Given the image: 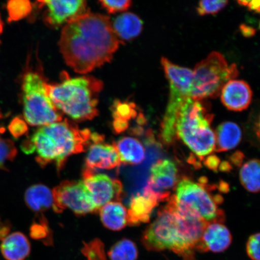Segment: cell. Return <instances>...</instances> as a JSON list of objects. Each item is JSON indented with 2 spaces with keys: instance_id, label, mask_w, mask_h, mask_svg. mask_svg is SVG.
<instances>
[{
  "instance_id": "f1b7e54d",
  "label": "cell",
  "mask_w": 260,
  "mask_h": 260,
  "mask_svg": "<svg viewBox=\"0 0 260 260\" xmlns=\"http://www.w3.org/2000/svg\"><path fill=\"white\" fill-rule=\"evenodd\" d=\"M81 252L86 260H106L105 246L99 239L84 244Z\"/></svg>"
},
{
  "instance_id": "30bf717a",
  "label": "cell",
  "mask_w": 260,
  "mask_h": 260,
  "mask_svg": "<svg viewBox=\"0 0 260 260\" xmlns=\"http://www.w3.org/2000/svg\"><path fill=\"white\" fill-rule=\"evenodd\" d=\"M83 182L95 205L97 211L112 201L121 202L123 186L121 181L104 174H96L84 168Z\"/></svg>"
},
{
  "instance_id": "9a60e30c",
  "label": "cell",
  "mask_w": 260,
  "mask_h": 260,
  "mask_svg": "<svg viewBox=\"0 0 260 260\" xmlns=\"http://www.w3.org/2000/svg\"><path fill=\"white\" fill-rule=\"evenodd\" d=\"M232 242V236L223 223H207L197 243L196 251L221 252L225 251Z\"/></svg>"
},
{
  "instance_id": "2e32d148",
  "label": "cell",
  "mask_w": 260,
  "mask_h": 260,
  "mask_svg": "<svg viewBox=\"0 0 260 260\" xmlns=\"http://www.w3.org/2000/svg\"><path fill=\"white\" fill-rule=\"evenodd\" d=\"M221 101L226 109L242 112L248 108L252 99V91L249 84L243 80H232L220 91Z\"/></svg>"
},
{
  "instance_id": "5b68a950",
  "label": "cell",
  "mask_w": 260,
  "mask_h": 260,
  "mask_svg": "<svg viewBox=\"0 0 260 260\" xmlns=\"http://www.w3.org/2000/svg\"><path fill=\"white\" fill-rule=\"evenodd\" d=\"M213 115L200 101L187 98L177 110L175 132L194 154L201 158L215 148V133L211 128Z\"/></svg>"
},
{
  "instance_id": "ffe728a7",
  "label": "cell",
  "mask_w": 260,
  "mask_h": 260,
  "mask_svg": "<svg viewBox=\"0 0 260 260\" xmlns=\"http://www.w3.org/2000/svg\"><path fill=\"white\" fill-rule=\"evenodd\" d=\"M99 210L101 220L107 229L118 232L127 225V210L121 202L112 201Z\"/></svg>"
},
{
  "instance_id": "3957f363",
  "label": "cell",
  "mask_w": 260,
  "mask_h": 260,
  "mask_svg": "<svg viewBox=\"0 0 260 260\" xmlns=\"http://www.w3.org/2000/svg\"><path fill=\"white\" fill-rule=\"evenodd\" d=\"M92 135L89 129H80L74 123L65 119L42 126L22 142L21 148L27 154L36 152L37 161L42 167L54 164L60 170L70 156L89 148Z\"/></svg>"
},
{
  "instance_id": "52a82bcc",
  "label": "cell",
  "mask_w": 260,
  "mask_h": 260,
  "mask_svg": "<svg viewBox=\"0 0 260 260\" xmlns=\"http://www.w3.org/2000/svg\"><path fill=\"white\" fill-rule=\"evenodd\" d=\"M238 75L236 64H229L222 54L212 52L194 68L191 98L201 101L217 97L228 81Z\"/></svg>"
},
{
  "instance_id": "4fadbf2b",
  "label": "cell",
  "mask_w": 260,
  "mask_h": 260,
  "mask_svg": "<svg viewBox=\"0 0 260 260\" xmlns=\"http://www.w3.org/2000/svg\"><path fill=\"white\" fill-rule=\"evenodd\" d=\"M104 139L103 136L93 133L92 144L89 146L86 158L87 170L93 172L97 170H111L121 164L115 146L104 144Z\"/></svg>"
},
{
  "instance_id": "8fae6325",
  "label": "cell",
  "mask_w": 260,
  "mask_h": 260,
  "mask_svg": "<svg viewBox=\"0 0 260 260\" xmlns=\"http://www.w3.org/2000/svg\"><path fill=\"white\" fill-rule=\"evenodd\" d=\"M178 169L168 159L158 160L151 168V175L144 193L152 195L158 203L167 202L171 190L175 189L178 181Z\"/></svg>"
},
{
  "instance_id": "7a4b0ae2",
  "label": "cell",
  "mask_w": 260,
  "mask_h": 260,
  "mask_svg": "<svg viewBox=\"0 0 260 260\" xmlns=\"http://www.w3.org/2000/svg\"><path fill=\"white\" fill-rule=\"evenodd\" d=\"M167 202L145 231L143 245L148 251L170 250L191 259L207 222L193 211L177 206L173 195Z\"/></svg>"
},
{
  "instance_id": "5bb4252c",
  "label": "cell",
  "mask_w": 260,
  "mask_h": 260,
  "mask_svg": "<svg viewBox=\"0 0 260 260\" xmlns=\"http://www.w3.org/2000/svg\"><path fill=\"white\" fill-rule=\"evenodd\" d=\"M161 64L170 83V95L191 97L193 71L175 64L166 57H162Z\"/></svg>"
},
{
  "instance_id": "603a6c76",
  "label": "cell",
  "mask_w": 260,
  "mask_h": 260,
  "mask_svg": "<svg viewBox=\"0 0 260 260\" xmlns=\"http://www.w3.org/2000/svg\"><path fill=\"white\" fill-rule=\"evenodd\" d=\"M25 202L35 212H44L53 207V192L43 184L34 185L26 190Z\"/></svg>"
},
{
  "instance_id": "74e56055",
  "label": "cell",
  "mask_w": 260,
  "mask_h": 260,
  "mask_svg": "<svg viewBox=\"0 0 260 260\" xmlns=\"http://www.w3.org/2000/svg\"><path fill=\"white\" fill-rule=\"evenodd\" d=\"M240 5L246 6L249 0H237Z\"/></svg>"
},
{
  "instance_id": "e575fe53",
  "label": "cell",
  "mask_w": 260,
  "mask_h": 260,
  "mask_svg": "<svg viewBox=\"0 0 260 260\" xmlns=\"http://www.w3.org/2000/svg\"><path fill=\"white\" fill-rule=\"evenodd\" d=\"M247 7L250 11L259 13V0H249Z\"/></svg>"
},
{
  "instance_id": "f546056e",
  "label": "cell",
  "mask_w": 260,
  "mask_h": 260,
  "mask_svg": "<svg viewBox=\"0 0 260 260\" xmlns=\"http://www.w3.org/2000/svg\"><path fill=\"white\" fill-rule=\"evenodd\" d=\"M228 3L229 0H200L197 12L201 16L216 14L225 8Z\"/></svg>"
},
{
  "instance_id": "8d00e7d4",
  "label": "cell",
  "mask_w": 260,
  "mask_h": 260,
  "mask_svg": "<svg viewBox=\"0 0 260 260\" xmlns=\"http://www.w3.org/2000/svg\"><path fill=\"white\" fill-rule=\"evenodd\" d=\"M219 170L223 172H229L232 170V166L229 162L223 161L219 165Z\"/></svg>"
},
{
  "instance_id": "277c9868",
  "label": "cell",
  "mask_w": 260,
  "mask_h": 260,
  "mask_svg": "<svg viewBox=\"0 0 260 260\" xmlns=\"http://www.w3.org/2000/svg\"><path fill=\"white\" fill-rule=\"evenodd\" d=\"M60 83L47 84L48 96L58 110L76 121L92 120L99 114V97L103 88L102 81L95 77L70 78L62 74Z\"/></svg>"
},
{
  "instance_id": "d590c367",
  "label": "cell",
  "mask_w": 260,
  "mask_h": 260,
  "mask_svg": "<svg viewBox=\"0 0 260 260\" xmlns=\"http://www.w3.org/2000/svg\"><path fill=\"white\" fill-rule=\"evenodd\" d=\"M243 155L240 152H237V153L234 154L232 157V161L234 162V164L237 166L242 165L243 160Z\"/></svg>"
},
{
  "instance_id": "7402d4cb",
  "label": "cell",
  "mask_w": 260,
  "mask_h": 260,
  "mask_svg": "<svg viewBox=\"0 0 260 260\" xmlns=\"http://www.w3.org/2000/svg\"><path fill=\"white\" fill-rule=\"evenodd\" d=\"M112 27L119 39L130 41L141 34L143 21L138 15L126 12L117 16L113 22Z\"/></svg>"
},
{
  "instance_id": "44dd1931",
  "label": "cell",
  "mask_w": 260,
  "mask_h": 260,
  "mask_svg": "<svg viewBox=\"0 0 260 260\" xmlns=\"http://www.w3.org/2000/svg\"><path fill=\"white\" fill-rule=\"evenodd\" d=\"M214 150L221 152L232 150L238 146L242 137V130L237 123L225 122L221 123L216 132Z\"/></svg>"
},
{
  "instance_id": "7c38bea8",
  "label": "cell",
  "mask_w": 260,
  "mask_h": 260,
  "mask_svg": "<svg viewBox=\"0 0 260 260\" xmlns=\"http://www.w3.org/2000/svg\"><path fill=\"white\" fill-rule=\"evenodd\" d=\"M46 7L45 23L57 28L87 11L86 0H37Z\"/></svg>"
},
{
  "instance_id": "8992f818",
  "label": "cell",
  "mask_w": 260,
  "mask_h": 260,
  "mask_svg": "<svg viewBox=\"0 0 260 260\" xmlns=\"http://www.w3.org/2000/svg\"><path fill=\"white\" fill-rule=\"evenodd\" d=\"M48 83L39 71L28 70L22 80V103L25 121L44 126L62 121V116L48 96Z\"/></svg>"
},
{
  "instance_id": "ba28073f",
  "label": "cell",
  "mask_w": 260,
  "mask_h": 260,
  "mask_svg": "<svg viewBox=\"0 0 260 260\" xmlns=\"http://www.w3.org/2000/svg\"><path fill=\"white\" fill-rule=\"evenodd\" d=\"M212 186L206 183L204 179L200 183L183 178L178 183L173 195L177 206L192 211L207 223H223L225 214L219 205L222 197L212 193Z\"/></svg>"
},
{
  "instance_id": "1f68e13d",
  "label": "cell",
  "mask_w": 260,
  "mask_h": 260,
  "mask_svg": "<svg viewBox=\"0 0 260 260\" xmlns=\"http://www.w3.org/2000/svg\"><path fill=\"white\" fill-rule=\"evenodd\" d=\"M8 128L15 139H18L27 134L28 126L26 121L21 116H16L10 122Z\"/></svg>"
},
{
  "instance_id": "6da1fadb",
  "label": "cell",
  "mask_w": 260,
  "mask_h": 260,
  "mask_svg": "<svg viewBox=\"0 0 260 260\" xmlns=\"http://www.w3.org/2000/svg\"><path fill=\"white\" fill-rule=\"evenodd\" d=\"M123 43L109 16L87 11L65 24L58 46L68 66L84 74L110 62Z\"/></svg>"
},
{
  "instance_id": "4316f807",
  "label": "cell",
  "mask_w": 260,
  "mask_h": 260,
  "mask_svg": "<svg viewBox=\"0 0 260 260\" xmlns=\"http://www.w3.org/2000/svg\"><path fill=\"white\" fill-rule=\"evenodd\" d=\"M8 21H16L30 14L32 6L30 0H9L7 4Z\"/></svg>"
},
{
  "instance_id": "d6986e66",
  "label": "cell",
  "mask_w": 260,
  "mask_h": 260,
  "mask_svg": "<svg viewBox=\"0 0 260 260\" xmlns=\"http://www.w3.org/2000/svg\"><path fill=\"white\" fill-rule=\"evenodd\" d=\"M113 145L122 164L135 165L141 164L144 160L145 149L138 139L126 136L120 139Z\"/></svg>"
},
{
  "instance_id": "484cf974",
  "label": "cell",
  "mask_w": 260,
  "mask_h": 260,
  "mask_svg": "<svg viewBox=\"0 0 260 260\" xmlns=\"http://www.w3.org/2000/svg\"><path fill=\"white\" fill-rule=\"evenodd\" d=\"M113 120L128 122L137 116V110L134 103L116 100L112 106Z\"/></svg>"
},
{
  "instance_id": "d4e9b609",
  "label": "cell",
  "mask_w": 260,
  "mask_h": 260,
  "mask_svg": "<svg viewBox=\"0 0 260 260\" xmlns=\"http://www.w3.org/2000/svg\"><path fill=\"white\" fill-rule=\"evenodd\" d=\"M138 255L136 244L127 239L116 242L108 252L110 260H136Z\"/></svg>"
},
{
  "instance_id": "83f0119b",
  "label": "cell",
  "mask_w": 260,
  "mask_h": 260,
  "mask_svg": "<svg viewBox=\"0 0 260 260\" xmlns=\"http://www.w3.org/2000/svg\"><path fill=\"white\" fill-rule=\"evenodd\" d=\"M39 217L30 228V236L34 239L41 240L44 243L50 245L52 243L51 231L47 220L43 216Z\"/></svg>"
},
{
  "instance_id": "9c48e42d",
  "label": "cell",
  "mask_w": 260,
  "mask_h": 260,
  "mask_svg": "<svg viewBox=\"0 0 260 260\" xmlns=\"http://www.w3.org/2000/svg\"><path fill=\"white\" fill-rule=\"evenodd\" d=\"M53 194V207L56 213L68 209L77 216H84L97 211L83 181H64L54 188Z\"/></svg>"
},
{
  "instance_id": "cb8c5ba5",
  "label": "cell",
  "mask_w": 260,
  "mask_h": 260,
  "mask_svg": "<svg viewBox=\"0 0 260 260\" xmlns=\"http://www.w3.org/2000/svg\"><path fill=\"white\" fill-rule=\"evenodd\" d=\"M259 161L257 159L247 161L240 171V180L242 186L250 192L259 191Z\"/></svg>"
},
{
  "instance_id": "e0dca14e",
  "label": "cell",
  "mask_w": 260,
  "mask_h": 260,
  "mask_svg": "<svg viewBox=\"0 0 260 260\" xmlns=\"http://www.w3.org/2000/svg\"><path fill=\"white\" fill-rule=\"evenodd\" d=\"M158 201L154 197L148 194H138L130 201L127 210V224L130 226H138L148 222L154 208Z\"/></svg>"
},
{
  "instance_id": "4dcf8cb0",
  "label": "cell",
  "mask_w": 260,
  "mask_h": 260,
  "mask_svg": "<svg viewBox=\"0 0 260 260\" xmlns=\"http://www.w3.org/2000/svg\"><path fill=\"white\" fill-rule=\"evenodd\" d=\"M103 7L110 14H116L128 10L132 0H99Z\"/></svg>"
},
{
  "instance_id": "ac0fdd59",
  "label": "cell",
  "mask_w": 260,
  "mask_h": 260,
  "mask_svg": "<svg viewBox=\"0 0 260 260\" xmlns=\"http://www.w3.org/2000/svg\"><path fill=\"white\" fill-rule=\"evenodd\" d=\"M2 254L7 260H24L30 254L31 246L27 237L20 232L6 236L0 245Z\"/></svg>"
},
{
  "instance_id": "836d02e7",
  "label": "cell",
  "mask_w": 260,
  "mask_h": 260,
  "mask_svg": "<svg viewBox=\"0 0 260 260\" xmlns=\"http://www.w3.org/2000/svg\"><path fill=\"white\" fill-rule=\"evenodd\" d=\"M204 164L210 170L217 171L220 164V159L216 155H210L205 160Z\"/></svg>"
},
{
  "instance_id": "d6a6232c",
  "label": "cell",
  "mask_w": 260,
  "mask_h": 260,
  "mask_svg": "<svg viewBox=\"0 0 260 260\" xmlns=\"http://www.w3.org/2000/svg\"><path fill=\"white\" fill-rule=\"evenodd\" d=\"M259 234L250 236L246 244V251L252 260H259Z\"/></svg>"
},
{
  "instance_id": "f35d334b",
  "label": "cell",
  "mask_w": 260,
  "mask_h": 260,
  "mask_svg": "<svg viewBox=\"0 0 260 260\" xmlns=\"http://www.w3.org/2000/svg\"><path fill=\"white\" fill-rule=\"evenodd\" d=\"M3 30V23L1 19V16H0V35L2 34ZM0 44H1V41H0Z\"/></svg>"
}]
</instances>
